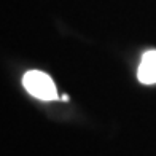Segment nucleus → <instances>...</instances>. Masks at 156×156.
Returning <instances> with one entry per match:
<instances>
[{
	"instance_id": "f257e3e1",
	"label": "nucleus",
	"mask_w": 156,
	"mask_h": 156,
	"mask_svg": "<svg viewBox=\"0 0 156 156\" xmlns=\"http://www.w3.org/2000/svg\"><path fill=\"white\" fill-rule=\"evenodd\" d=\"M23 84L27 93L37 99H41V101H54V99H58V91H56L54 81L45 72H40V70L27 72L23 78Z\"/></svg>"
},
{
	"instance_id": "f03ea898",
	"label": "nucleus",
	"mask_w": 156,
	"mask_h": 156,
	"mask_svg": "<svg viewBox=\"0 0 156 156\" xmlns=\"http://www.w3.org/2000/svg\"><path fill=\"white\" fill-rule=\"evenodd\" d=\"M137 76L140 83L144 84H153L156 83V51H147L142 58L139 66Z\"/></svg>"
}]
</instances>
